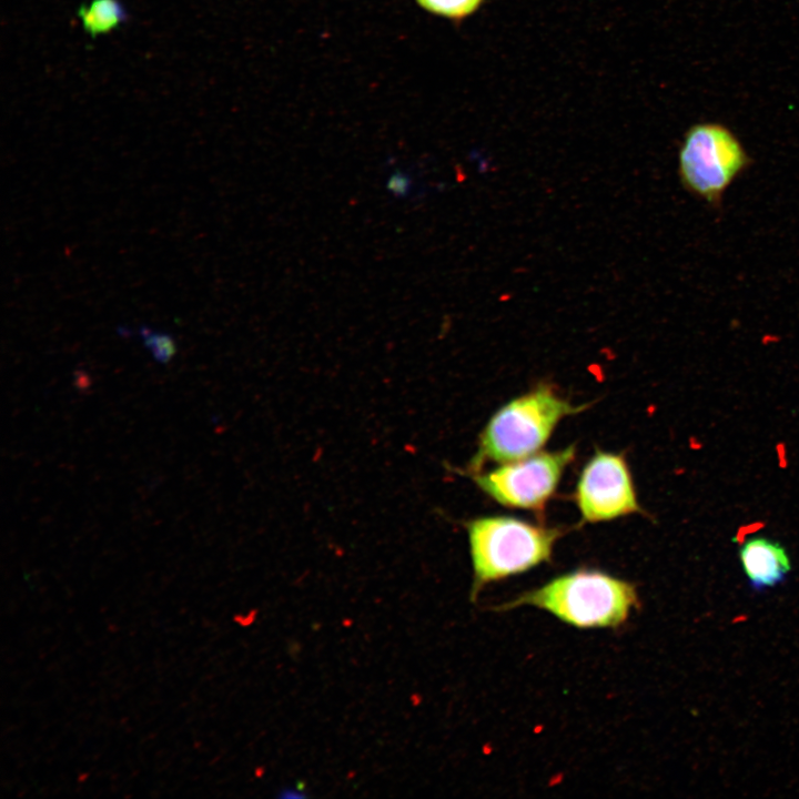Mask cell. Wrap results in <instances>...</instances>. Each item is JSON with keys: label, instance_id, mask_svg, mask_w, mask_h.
<instances>
[{"label": "cell", "instance_id": "2", "mask_svg": "<svg viewBox=\"0 0 799 799\" xmlns=\"http://www.w3.org/2000/svg\"><path fill=\"white\" fill-rule=\"evenodd\" d=\"M586 406L572 404L548 385L509 401L483 429L468 471L478 472L488 461L502 464L538 453L564 417Z\"/></svg>", "mask_w": 799, "mask_h": 799}, {"label": "cell", "instance_id": "6", "mask_svg": "<svg viewBox=\"0 0 799 799\" xmlns=\"http://www.w3.org/2000/svg\"><path fill=\"white\" fill-rule=\"evenodd\" d=\"M575 500L583 522L599 523L641 513L625 457L597 451L579 475Z\"/></svg>", "mask_w": 799, "mask_h": 799}, {"label": "cell", "instance_id": "1", "mask_svg": "<svg viewBox=\"0 0 799 799\" xmlns=\"http://www.w3.org/2000/svg\"><path fill=\"white\" fill-rule=\"evenodd\" d=\"M529 605L578 628L618 627L639 606L636 587L598 570L558 576L539 588L502 604L495 610Z\"/></svg>", "mask_w": 799, "mask_h": 799}, {"label": "cell", "instance_id": "3", "mask_svg": "<svg viewBox=\"0 0 799 799\" xmlns=\"http://www.w3.org/2000/svg\"><path fill=\"white\" fill-rule=\"evenodd\" d=\"M466 527L474 573L473 598L487 584L549 562L562 535L559 528L508 516L478 517Z\"/></svg>", "mask_w": 799, "mask_h": 799}, {"label": "cell", "instance_id": "4", "mask_svg": "<svg viewBox=\"0 0 799 799\" xmlns=\"http://www.w3.org/2000/svg\"><path fill=\"white\" fill-rule=\"evenodd\" d=\"M750 163V156L728 128L720 123H697L684 136L678 174L689 193L718 208L726 190Z\"/></svg>", "mask_w": 799, "mask_h": 799}, {"label": "cell", "instance_id": "7", "mask_svg": "<svg viewBox=\"0 0 799 799\" xmlns=\"http://www.w3.org/2000/svg\"><path fill=\"white\" fill-rule=\"evenodd\" d=\"M739 558L750 588L756 593L783 583L791 569L785 547L762 536L745 542Z\"/></svg>", "mask_w": 799, "mask_h": 799}, {"label": "cell", "instance_id": "8", "mask_svg": "<svg viewBox=\"0 0 799 799\" xmlns=\"http://www.w3.org/2000/svg\"><path fill=\"white\" fill-rule=\"evenodd\" d=\"M78 16L91 38L108 33L127 20V12L119 0H91L79 7Z\"/></svg>", "mask_w": 799, "mask_h": 799}, {"label": "cell", "instance_id": "11", "mask_svg": "<svg viewBox=\"0 0 799 799\" xmlns=\"http://www.w3.org/2000/svg\"><path fill=\"white\" fill-rule=\"evenodd\" d=\"M387 189L395 196L406 195L411 190L409 176L403 174L402 172H395L388 179Z\"/></svg>", "mask_w": 799, "mask_h": 799}, {"label": "cell", "instance_id": "9", "mask_svg": "<svg viewBox=\"0 0 799 799\" xmlns=\"http://www.w3.org/2000/svg\"><path fill=\"white\" fill-rule=\"evenodd\" d=\"M425 10L452 20L473 14L484 0H416Z\"/></svg>", "mask_w": 799, "mask_h": 799}, {"label": "cell", "instance_id": "10", "mask_svg": "<svg viewBox=\"0 0 799 799\" xmlns=\"http://www.w3.org/2000/svg\"><path fill=\"white\" fill-rule=\"evenodd\" d=\"M139 335L144 346L150 351L156 362L166 364L175 355L176 344L170 334L153 331L152 328L142 325L139 328Z\"/></svg>", "mask_w": 799, "mask_h": 799}, {"label": "cell", "instance_id": "5", "mask_svg": "<svg viewBox=\"0 0 799 799\" xmlns=\"http://www.w3.org/2000/svg\"><path fill=\"white\" fill-rule=\"evenodd\" d=\"M575 446L502 463L488 472H475L473 479L490 498L506 507L540 512L554 495Z\"/></svg>", "mask_w": 799, "mask_h": 799}]
</instances>
